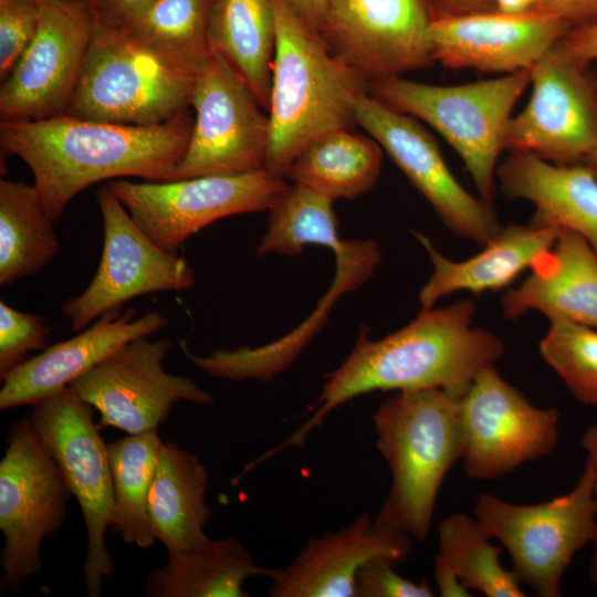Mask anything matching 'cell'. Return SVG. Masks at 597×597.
Returning <instances> with one entry per match:
<instances>
[{
  "mask_svg": "<svg viewBox=\"0 0 597 597\" xmlns=\"http://www.w3.org/2000/svg\"><path fill=\"white\" fill-rule=\"evenodd\" d=\"M474 312L471 300L421 310L409 324L378 341L363 328L343 364L326 375L310 419L255 463L303 446L329 412L363 394L440 388L462 397L476 375L505 352L495 334L473 326Z\"/></svg>",
  "mask_w": 597,
  "mask_h": 597,
  "instance_id": "6da1fadb",
  "label": "cell"
},
{
  "mask_svg": "<svg viewBox=\"0 0 597 597\" xmlns=\"http://www.w3.org/2000/svg\"><path fill=\"white\" fill-rule=\"evenodd\" d=\"M190 111L160 124L130 125L61 114L0 121L2 148L22 159L53 222L82 190L116 177L174 180L188 147Z\"/></svg>",
  "mask_w": 597,
  "mask_h": 597,
  "instance_id": "7a4b0ae2",
  "label": "cell"
},
{
  "mask_svg": "<svg viewBox=\"0 0 597 597\" xmlns=\"http://www.w3.org/2000/svg\"><path fill=\"white\" fill-rule=\"evenodd\" d=\"M276 46L269 107L265 169L281 178L316 137L356 124L358 98L369 84L335 56L317 31L285 0H272Z\"/></svg>",
  "mask_w": 597,
  "mask_h": 597,
  "instance_id": "3957f363",
  "label": "cell"
},
{
  "mask_svg": "<svg viewBox=\"0 0 597 597\" xmlns=\"http://www.w3.org/2000/svg\"><path fill=\"white\" fill-rule=\"evenodd\" d=\"M460 400L440 388L400 390L373 416L376 448L391 473L375 519L412 540L427 537L442 481L461 460Z\"/></svg>",
  "mask_w": 597,
  "mask_h": 597,
  "instance_id": "277c9868",
  "label": "cell"
},
{
  "mask_svg": "<svg viewBox=\"0 0 597 597\" xmlns=\"http://www.w3.org/2000/svg\"><path fill=\"white\" fill-rule=\"evenodd\" d=\"M197 75L125 28L95 24L64 114L130 125L165 123L191 109Z\"/></svg>",
  "mask_w": 597,
  "mask_h": 597,
  "instance_id": "5b68a950",
  "label": "cell"
},
{
  "mask_svg": "<svg viewBox=\"0 0 597 597\" xmlns=\"http://www.w3.org/2000/svg\"><path fill=\"white\" fill-rule=\"evenodd\" d=\"M530 83L531 70L450 86L391 76L370 83L368 93L434 128L463 160L480 198L491 203L511 113Z\"/></svg>",
  "mask_w": 597,
  "mask_h": 597,
  "instance_id": "8992f818",
  "label": "cell"
},
{
  "mask_svg": "<svg viewBox=\"0 0 597 597\" xmlns=\"http://www.w3.org/2000/svg\"><path fill=\"white\" fill-rule=\"evenodd\" d=\"M597 465L586 460L572 491L536 504H515L483 493L473 513L507 551L512 572L541 597L561 596V580L597 525Z\"/></svg>",
  "mask_w": 597,
  "mask_h": 597,
  "instance_id": "52a82bcc",
  "label": "cell"
},
{
  "mask_svg": "<svg viewBox=\"0 0 597 597\" xmlns=\"http://www.w3.org/2000/svg\"><path fill=\"white\" fill-rule=\"evenodd\" d=\"M92 408L67 386L34 405L29 419L81 507L87 532L84 582L87 595L98 597L104 578L114 573L105 546L114 499L107 443L93 421Z\"/></svg>",
  "mask_w": 597,
  "mask_h": 597,
  "instance_id": "ba28073f",
  "label": "cell"
},
{
  "mask_svg": "<svg viewBox=\"0 0 597 597\" xmlns=\"http://www.w3.org/2000/svg\"><path fill=\"white\" fill-rule=\"evenodd\" d=\"M7 442L0 461V586L18 589L41 574L42 541L61 530L73 494L29 417L11 427Z\"/></svg>",
  "mask_w": 597,
  "mask_h": 597,
  "instance_id": "9c48e42d",
  "label": "cell"
},
{
  "mask_svg": "<svg viewBox=\"0 0 597 597\" xmlns=\"http://www.w3.org/2000/svg\"><path fill=\"white\" fill-rule=\"evenodd\" d=\"M191 109L188 147L174 180L265 169L269 115L222 56L210 53L198 73Z\"/></svg>",
  "mask_w": 597,
  "mask_h": 597,
  "instance_id": "30bf717a",
  "label": "cell"
},
{
  "mask_svg": "<svg viewBox=\"0 0 597 597\" xmlns=\"http://www.w3.org/2000/svg\"><path fill=\"white\" fill-rule=\"evenodd\" d=\"M266 169L180 180L111 181L108 187L139 229L174 252L191 234L221 218L269 209L286 187Z\"/></svg>",
  "mask_w": 597,
  "mask_h": 597,
  "instance_id": "8fae6325",
  "label": "cell"
},
{
  "mask_svg": "<svg viewBox=\"0 0 597 597\" xmlns=\"http://www.w3.org/2000/svg\"><path fill=\"white\" fill-rule=\"evenodd\" d=\"M462 467L474 480H493L551 454L559 412L538 408L499 374L482 369L460 400Z\"/></svg>",
  "mask_w": 597,
  "mask_h": 597,
  "instance_id": "7c38bea8",
  "label": "cell"
},
{
  "mask_svg": "<svg viewBox=\"0 0 597 597\" xmlns=\"http://www.w3.org/2000/svg\"><path fill=\"white\" fill-rule=\"evenodd\" d=\"M533 91L512 117L505 149L573 165L597 146V77L557 43L531 69Z\"/></svg>",
  "mask_w": 597,
  "mask_h": 597,
  "instance_id": "4fadbf2b",
  "label": "cell"
},
{
  "mask_svg": "<svg viewBox=\"0 0 597 597\" xmlns=\"http://www.w3.org/2000/svg\"><path fill=\"white\" fill-rule=\"evenodd\" d=\"M96 199L104 228L101 261L88 286L62 308L75 332L136 296L182 291L195 282L187 261L155 244L108 185L98 189Z\"/></svg>",
  "mask_w": 597,
  "mask_h": 597,
  "instance_id": "5bb4252c",
  "label": "cell"
},
{
  "mask_svg": "<svg viewBox=\"0 0 597 597\" xmlns=\"http://www.w3.org/2000/svg\"><path fill=\"white\" fill-rule=\"evenodd\" d=\"M170 347L168 338L134 339L70 384L100 412L98 428L137 434L157 429L178 401L213 402V396L192 379L165 370Z\"/></svg>",
  "mask_w": 597,
  "mask_h": 597,
  "instance_id": "9a60e30c",
  "label": "cell"
},
{
  "mask_svg": "<svg viewBox=\"0 0 597 597\" xmlns=\"http://www.w3.org/2000/svg\"><path fill=\"white\" fill-rule=\"evenodd\" d=\"M36 32L1 81L0 121L64 114L77 85L95 29L84 0H39Z\"/></svg>",
  "mask_w": 597,
  "mask_h": 597,
  "instance_id": "2e32d148",
  "label": "cell"
},
{
  "mask_svg": "<svg viewBox=\"0 0 597 597\" xmlns=\"http://www.w3.org/2000/svg\"><path fill=\"white\" fill-rule=\"evenodd\" d=\"M355 117L451 232L481 247L500 232L492 205L460 185L436 140L415 117L391 109L369 93L358 98Z\"/></svg>",
  "mask_w": 597,
  "mask_h": 597,
  "instance_id": "e0dca14e",
  "label": "cell"
},
{
  "mask_svg": "<svg viewBox=\"0 0 597 597\" xmlns=\"http://www.w3.org/2000/svg\"><path fill=\"white\" fill-rule=\"evenodd\" d=\"M420 0H327L318 34L368 84L431 66Z\"/></svg>",
  "mask_w": 597,
  "mask_h": 597,
  "instance_id": "ac0fdd59",
  "label": "cell"
},
{
  "mask_svg": "<svg viewBox=\"0 0 597 597\" xmlns=\"http://www.w3.org/2000/svg\"><path fill=\"white\" fill-rule=\"evenodd\" d=\"M568 30L558 18L532 9L482 11L436 15L428 39L434 62L447 67L513 73L531 70Z\"/></svg>",
  "mask_w": 597,
  "mask_h": 597,
  "instance_id": "d6986e66",
  "label": "cell"
},
{
  "mask_svg": "<svg viewBox=\"0 0 597 597\" xmlns=\"http://www.w3.org/2000/svg\"><path fill=\"white\" fill-rule=\"evenodd\" d=\"M411 537L363 513L344 528L311 538L271 577V597H356L360 567L376 557L395 565L411 554Z\"/></svg>",
  "mask_w": 597,
  "mask_h": 597,
  "instance_id": "ffe728a7",
  "label": "cell"
},
{
  "mask_svg": "<svg viewBox=\"0 0 597 597\" xmlns=\"http://www.w3.org/2000/svg\"><path fill=\"white\" fill-rule=\"evenodd\" d=\"M133 308L101 315L81 334L46 347L1 377L0 409L34 406L70 384L125 344L164 328L165 315L147 312L134 318Z\"/></svg>",
  "mask_w": 597,
  "mask_h": 597,
  "instance_id": "44dd1931",
  "label": "cell"
},
{
  "mask_svg": "<svg viewBox=\"0 0 597 597\" xmlns=\"http://www.w3.org/2000/svg\"><path fill=\"white\" fill-rule=\"evenodd\" d=\"M496 168L502 193L533 203L530 223L583 237L597 253V178L583 163L556 165L530 151L510 150Z\"/></svg>",
  "mask_w": 597,
  "mask_h": 597,
  "instance_id": "7402d4cb",
  "label": "cell"
},
{
  "mask_svg": "<svg viewBox=\"0 0 597 597\" xmlns=\"http://www.w3.org/2000/svg\"><path fill=\"white\" fill-rule=\"evenodd\" d=\"M531 274L502 297L505 318L537 311L549 321H568L597 328V253L575 232L564 230L541 254Z\"/></svg>",
  "mask_w": 597,
  "mask_h": 597,
  "instance_id": "603a6c76",
  "label": "cell"
},
{
  "mask_svg": "<svg viewBox=\"0 0 597 597\" xmlns=\"http://www.w3.org/2000/svg\"><path fill=\"white\" fill-rule=\"evenodd\" d=\"M336 273L331 289L316 311L294 332L260 347L219 349L208 356L191 355L190 360L209 375L228 380L269 381L286 369L325 322L331 306L346 292L366 282L380 261V250L373 240L342 241L334 251Z\"/></svg>",
  "mask_w": 597,
  "mask_h": 597,
  "instance_id": "cb8c5ba5",
  "label": "cell"
},
{
  "mask_svg": "<svg viewBox=\"0 0 597 597\" xmlns=\"http://www.w3.org/2000/svg\"><path fill=\"white\" fill-rule=\"evenodd\" d=\"M564 230L556 227L510 223L478 254L453 261L440 253L423 234L415 237L425 248L432 273L419 293L422 310L431 308L442 297L455 292L474 295L507 286L534 261L556 243Z\"/></svg>",
  "mask_w": 597,
  "mask_h": 597,
  "instance_id": "d4e9b609",
  "label": "cell"
},
{
  "mask_svg": "<svg viewBox=\"0 0 597 597\" xmlns=\"http://www.w3.org/2000/svg\"><path fill=\"white\" fill-rule=\"evenodd\" d=\"M208 472L200 459L175 442H163L148 494L151 531L168 554L190 551L208 540L203 528Z\"/></svg>",
  "mask_w": 597,
  "mask_h": 597,
  "instance_id": "484cf974",
  "label": "cell"
},
{
  "mask_svg": "<svg viewBox=\"0 0 597 597\" xmlns=\"http://www.w3.org/2000/svg\"><path fill=\"white\" fill-rule=\"evenodd\" d=\"M210 53L222 56L269 111L276 46L272 0H209Z\"/></svg>",
  "mask_w": 597,
  "mask_h": 597,
  "instance_id": "4316f807",
  "label": "cell"
},
{
  "mask_svg": "<svg viewBox=\"0 0 597 597\" xmlns=\"http://www.w3.org/2000/svg\"><path fill=\"white\" fill-rule=\"evenodd\" d=\"M276 569L258 565L234 537L208 538L190 551L170 554L165 565L148 574L144 591L148 597H248L242 588L248 578H271Z\"/></svg>",
  "mask_w": 597,
  "mask_h": 597,
  "instance_id": "83f0119b",
  "label": "cell"
},
{
  "mask_svg": "<svg viewBox=\"0 0 597 597\" xmlns=\"http://www.w3.org/2000/svg\"><path fill=\"white\" fill-rule=\"evenodd\" d=\"M383 150L371 136L346 128L331 130L301 150L285 177L332 200L354 199L376 184Z\"/></svg>",
  "mask_w": 597,
  "mask_h": 597,
  "instance_id": "f1b7e54d",
  "label": "cell"
},
{
  "mask_svg": "<svg viewBox=\"0 0 597 597\" xmlns=\"http://www.w3.org/2000/svg\"><path fill=\"white\" fill-rule=\"evenodd\" d=\"M53 221L34 185L0 181V284H13L48 265L59 252Z\"/></svg>",
  "mask_w": 597,
  "mask_h": 597,
  "instance_id": "f546056e",
  "label": "cell"
},
{
  "mask_svg": "<svg viewBox=\"0 0 597 597\" xmlns=\"http://www.w3.org/2000/svg\"><path fill=\"white\" fill-rule=\"evenodd\" d=\"M161 443L157 429L107 443L114 499L111 527L125 543L140 548L156 541L147 501Z\"/></svg>",
  "mask_w": 597,
  "mask_h": 597,
  "instance_id": "4dcf8cb0",
  "label": "cell"
},
{
  "mask_svg": "<svg viewBox=\"0 0 597 597\" xmlns=\"http://www.w3.org/2000/svg\"><path fill=\"white\" fill-rule=\"evenodd\" d=\"M475 516L454 513L438 526V556L455 570L470 590L486 597H524L512 570L500 562V548Z\"/></svg>",
  "mask_w": 597,
  "mask_h": 597,
  "instance_id": "1f68e13d",
  "label": "cell"
},
{
  "mask_svg": "<svg viewBox=\"0 0 597 597\" xmlns=\"http://www.w3.org/2000/svg\"><path fill=\"white\" fill-rule=\"evenodd\" d=\"M333 201L306 187L287 185L268 209V230L256 248L258 255H297L311 244L336 250L342 240Z\"/></svg>",
  "mask_w": 597,
  "mask_h": 597,
  "instance_id": "d6a6232c",
  "label": "cell"
},
{
  "mask_svg": "<svg viewBox=\"0 0 597 597\" xmlns=\"http://www.w3.org/2000/svg\"><path fill=\"white\" fill-rule=\"evenodd\" d=\"M209 0H154L128 27L153 51L199 73L210 56Z\"/></svg>",
  "mask_w": 597,
  "mask_h": 597,
  "instance_id": "836d02e7",
  "label": "cell"
},
{
  "mask_svg": "<svg viewBox=\"0 0 597 597\" xmlns=\"http://www.w3.org/2000/svg\"><path fill=\"white\" fill-rule=\"evenodd\" d=\"M538 349L580 404L597 405V328L568 321H549Z\"/></svg>",
  "mask_w": 597,
  "mask_h": 597,
  "instance_id": "e575fe53",
  "label": "cell"
},
{
  "mask_svg": "<svg viewBox=\"0 0 597 597\" xmlns=\"http://www.w3.org/2000/svg\"><path fill=\"white\" fill-rule=\"evenodd\" d=\"M49 333L42 316L0 301V376L24 363L28 353L45 348Z\"/></svg>",
  "mask_w": 597,
  "mask_h": 597,
  "instance_id": "d590c367",
  "label": "cell"
},
{
  "mask_svg": "<svg viewBox=\"0 0 597 597\" xmlns=\"http://www.w3.org/2000/svg\"><path fill=\"white\" fill-rule=\"evenodd\" d=\"M39 0H0V81L13 70L39 24Z\"/></svg>",
  "mask_w": 597,
  "mask_h": 597,
  "instance_id": "8d00e7d4",
  "label": "cell"
},
{
  "mask_svg": "<svg viewBox=\"0 0 597 597\" xmlns=\"http://www.w3.org/2000/svg\"><path fill=\"white\" fill-rule=\"evenodd\" d=\"M396 565L384 557L365 563L356 576V597H432L427 580H409L395 572Z\"/></svg>",
  "mask_w": 597,
  "mask_h": 597,
  "instance_id": "74e56055",
  "label": "cell"
},
{
  "mask_svg": "<svg viewBox=\"0 0 597 597\" xmlns=\"http://www.w3.org/2000/svg\"><path fill=\"white\" fill-rule=\"evenodd\" d=\"M95 24L126 28L132 24L154 0H84Z\"/></svg>",
  "mask_w": 597,
  "mask_h": 597,
  "instance_id": "f35d334b",
  "label": "cell"
},
{
  "mask_svg": "<svg viewBox=\"0 0 597 597\" xmlns=\"http://www.w3.org/2000/svg\"><path fill=\"white\" fill-rule=\"evenodd\" d=\"M532 10L558 18L569 30L597 22V0H538Z\"/></svg>",
  "mask_w": 597,
  "mask_h": 597,
  "instance_id": "ab89813d",
  "label": "cell"
},
{
  "mask_svg": "<svg viewBox=\"0 0 597 597\" xmlns=\"http://www.w3.org/2000/svg\"><path fill=\"white\" fill-rule=\"evenodd\" d=\"M557 45L579 62L590 64L597 60V22L568 30Z\"/></svg>",
  "mask_w": 597,
  "mask_h": 597,
  "instance_id": "60d3db41",
  "label": "cell"
},
{
  "mask_svg": "<svg viewBox=\"0 0 597 597\" xmlns=\"http://www.w3.org/2000/svg\"><path fill=\"white\" fill-rule=\"evenodd\" d=\"M433 577L438 593L442 597H470V589L464 586L455 570L443 558L436 555Z\"/></svg>",
  "mask_w": 597,
  "mask_h": 597,
  "instance_id": "b9f144b4",
  "label": "cell"
},
{
  "mask_svg": "<svg viewBox=\"0 0 597 597\" xmlns=\"http://www.w3.org/2000/svg\"><path fill=\"white\" fill-rule=\"evenodd\" d=\"M286 3L315 31L323 20L327 0H285Z\"/></svg>",
  "mask_w": 597,
  "mask_h": 597,
  "instance_id": "7bdbcfd3",
  "label": "cell"
},
{
  "mask_svg": "<svg viewBox=\"0 0 597 597\" xmlns=\"http://www.w3.org/2000/svg\"><path fill=\"white\" fill-rule=\"evenodd\" d=\"M538 0H495L500 12L523 13L534 8Z\"/></svg>",
  "mask_w": 597,
  "mask_h": 597,
  "instance_id": "ee69618b",
  "label": "cell"
},
{
  "mask_svg": "<svg viewBox=\"0 0 597 597\" xmlns=\"http://www.w3.org/2000/svg\"><path fill=\"white\" fill-rule=\"evenodd\" d=\"M580 443L582 447L587 451V459L597 465V425L590 426L583 433Z\"/></svg>",
  "mask_w": 597,
  "mask_h": 597,
  "instance_id": "f6af8a7d",
  "label": "cell"
},
{
  "mask_svg": "<svg viewBox=\"0 0 597 597\" xmlns=\"http://www.w3.org/2000/svg\"><path fill=\"white\" fill-rule=\"evenodd\" d=\"M453 8L458 9H467V10H476V12L480 9L486 7L489 0H447Z\"/></svg>",
  "mask_w": 597,
  "mask_h": 597,
  "instance_id": "bcb514c9",
  "label": "cell"
},
{
  "mask_svg": "<svg viewBox=\"0 0 597 597\" xmlns=\"http://www.w3.org/2000/svg\"><path fill=\"white\" fill-rule=\"evenodd\" d=\"M590 543L593 545V552L590 556L589 574H590V578L594 585L597 588V525H596Z\"/></svg>",
  "mask_w": 597,
  "mask_h": 597,
  "instance_id": "7dc6e473",
  "label": "cell"
},
{
  "mask_svg": "<svg viewBox=\"0 0 597 597\" xmlns=\"http://www.w3.org/2000/svg\"><path fill=\"white\" fill-rule=\"evenodd\" d=\"M582 163L586 167H588L597 178V146L588 153V155L582 160Z\"/></svg>",
  "mask_w": 597,
  "mask_h": 597,
  "instance_id": "c3c4849f",
  "label": "cell"
}]
</instances>
